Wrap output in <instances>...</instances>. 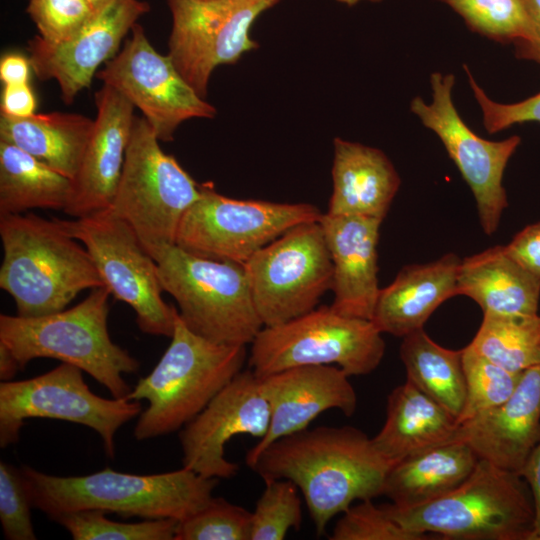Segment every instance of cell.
<instances>
[{
    "instance_id": "1",
    "label": "cell",
    "mask_w": 540,
    "mask_h": 540,
    "mask_svg": "<svg viewBox=\"0 0 540 540\" xmlns=\"http://www.w3.org/2000/svg\"><path fill=\"white\" fill-rule=\"evenodd\" d=\"M392 465L363 431L318 426L272 442L249 467L264 482L292 481L321 536L330 520L354 501L381 496Z\"/></svg>"
},
{
    "instance_id": "2",
    "label": "cell",
    "mask_w": 540,
    "mask_h": 540,
    "mask_svg": "<svg viewBox=\"0 0 540 540\" xmlns=\"http://www.w3.org/2000/svg\"><path fill=\"white\" fill-rule=\"evenodd\" d=\"M21 472L32 506L50 518L93 509L123 517L181 521L211 500L220 480L185 467L150 475L106 468L85 476L61 477L29 466H23Z\"/></svg>"
},
{
    "instance_id": "3",
    "label": "cell",
    "mask_w": 540,
    "mask_h": 540,
    "mask_svg": "<svg viewBox=\"0 0 540 540\" xmlns=\"http://www.w3.org/2000/svg\"><path fill=\"white\" fill-rule=\"evenodd\" d=\"M0 237V288L13 298L19 316L61 311L80 292L104 286L87 249L56 218L0 215Z\"/></svg>"
},
{
    "instance_id": "4",
    "label": "cell",
    "mask_w": 540,
    "mask_h": 540,
    "mask_svg": "<svg viewBox=\"0 0 540 540\" xmlns=\"http://www.w3.org/2000/svg\"><path fill=\"white\" fill-rule=\"evenodd\" d=\"M246 358V346L203 338L185 325L178 312L170 345L126 397L148 402L134 437L142 441L181 430L242 371Z\"/></svg>"
},
{
    "instance_id": "5",
    "label": "cell",
    "mask_w": 540,
    "mask_h": 540,
    "mask_svg": "<svg viewBox=\"0 0 540 540\" xmlns=\"http://www.w3.org/2000/svg\"><path fill=\"white\" fill-rule=\"evenodd\" d=\"M110 295L101 286L69 309L38 317L1 314L0 342L12 351L21 368L33 359H56L88 373L113 398H126L132 388L123 374L136 372L139 362L110 337Z\"/></svg>"
},
{
    "instance_id": "6",
    "label": "cell",
    "mask_w": 540,
    "mask_h": 540,
    "mask_svg": "<svg viewBox=\"0 0 540 540\" xmlns=\"http://www.w3.org/2000/svg\"><path fill=\"white\" fill-rule=\"evenodd\" d=\"M405 529L454 540H530L535 511L524 478L479 459L446 495L411 508L385 505Z\"/></svg>"
},
{
    "instance_id": "7",
    "label": "cell",
    "mask_w": 540,
    "mask_h": 540,
    "mask_svg": "<svg viewBox=\"0 0 540 540\" xmlns=\"http://www.w3.org/2000/svg\"><path fill=\"white\" fill-rule=\"evenodd\" d=\"M185 325L210 341L246 346L263 328L243 264L194 255L176 244L153 257Z\"/></svg>"
},
{
    "instance_id": "8",
    "label": "cell",
    "mask_w": 540,
    "mask_h": 540,
    "mask_svg": "<svg viewBox=\"0 0 540 540\" xmlns=\"http://www.w3.org/2000/svg\"><path fill=\"white\" fill-rule=\"evenodd\" d=\"M198 184L159 145L144 117H134L125 160L110 209L127 222L154 257L176 244L185 212L200 197Z\"/></svg>"
},
{
    "instance_id": "9",
    "label": "cell",
    "mask_w": 540,
    "mask_h": 540,
    "mask_svg": "<svg viewBox=\"0 0 540 540\" xmlns=\"http://www.w3.org/2000/svg\"><path fill=\"white\" fill-rule=\"evenodd\" d=\"M385 353L371 320L321 306L285 323L264 326L251 343L249 365L258 376L307 365H336L348 376L373 372Z\"/></svg>"
},
{
    "instance_id": "10",
    "label": "cell",
    "mask_w": 540,
    "mask_h": 540,
    "mask_svg": "<svg viewBox=\"0 0 540 540\" xmlns=\"http://www.w3.org/2000/svg\"><path fill=\"white\" fill-rule=\"evenodd\" d=\"M322 215L313 204L234 199L201 184L200 197L181 219L176 245L204 258L244 264L288 229Z\"/></svg>"
},
{
    "instance_id": "11",
    "label": "cell",
    "mask_w": 540,
    "mask_h": 540,
    "mask_svg": "<svg viewBox=\"0 0 540 540\" xmlns=\"http://www.w3.org/2000/svg\"><path fill=\"white\" fill-rule=\"evenodd\" d=\"M243 265L263 327L315 309L332 289L333 266L320 220L288 229Z\"/></svg>"
},
{
    "instance_id": "12",
    "label": "cell",
    "mask_w": 540,
    "mask_h": 540,
    "mask_svg": "<svg viewBox=\"0 0 540 540\" xmlns=\"http://www.w3.org/2000/svg\"><path fill=\"white\" fill-rule=\"evenodd\" d=\"M58 221L87 249L111 295L135 311L139 329L171 338L178 310L162 298L157 263L131 226L110 209Z\"/></svg>"
},
{
    "instance_id": "13",
    "label": "cell",
    "mask_w": 540,
    "mask_h": 540,
    "mask_svg": "<svg viewBox=\"0 0 540 540\" xmlns=\"http://www.w3.org/2000/svg\"><path fill=\"white\" fill-rule=\"evenodd\" d=\"M140 401L94 394L82 370L68 363L25 380L0 384V446L18 441L26 419L50 418L87 426L101 437L108 457L115 455L119 428L139 416Z\"/></svg>"
},
{
    "instance_id": "14",
    "label": "cell",
    "mask_w": 540,
    "mask_h": 540,
    "mask_svg": "<svg viewBox=\"0 0 540 540\" xmlns=\"http://www.w3.org/2000/svg\"><path fill=\"white\" fill-rule=\"evenodd\" d=\"M281 0H167L172 16L168 56L206 98L215 68L258 47L250 37L257 17Z\"/></svg>"
},
{
    "instance_id": "15",
    "label": "cell",
    "mask_w": 540,
    "mask_h": 540,
    "mask_svg": "<svg viewBox=\"0 0 540 540\" xmlns=\"http://www.w3.org/2000/svg\"><path fill=\"white\" fill-rule=\"evenodd\" d=\"M454 84L453 74L433 72L430 75L432 101L427 103L419 96L414 97L410 110L441 140L474 195L483 231L491 235L496 232L508 205L503 176L521 138L513 135L501 141H489L477 135L454 105Z\"/></svg>"
},
{
    "instance_id": "16",
    "label": "cell",
    "mask_w": 540,
    "mask_h": 540,
    "mask_svg": "<svg viewBox=\"0 0 540 540\" xmlns=\"http://www.w3.org/2000/svg\"><path fill=\"white\" fill-rule=\"evenodd\" d=\"M123 49L96 74L118 91L153 129L159 141L170 142L185 121L212 119L216 108L184 79L168 55L157 52L139 24Z\"/></svg>"
},
{
    "instance_id": "17",
    "label": "cell",
    "mask_w": 540,
    "mask_h": 540,
    "mask_svg": "<svg viewBox=\"0 0 540 540\" xmlns=\"http://www.w3.org/2000/svg\"><path fill=\"white\" fill-rule=\"evenodd\" d=\"M269 425L270 407L259 376L242 370L180 430L183 467L207 478H232L239 465L226 459V444L240 434L260 440Z\"/></svg>"
},
{
    "instance_id": "18",
    "label": "cell",
    "mask_w": 540,
    "mask_h": 540,
    "mask_svg": "<svg viewBox=\"0 0 540 540\" xmlns=\"http://www.w3.org/2000/svg\"><path fill=\"white\" fill-rule=\"evenodd\" d=\"M149 11L141 0H106L89 23L71 40L51 44L35 36L28 44L33 72L41 80L54 79L65 104L89 87L101 64L118 52L139 17Z\"/></svg>"
},
{
    "instance_id": "19",
    "label": "cell",
    "mask_w": 540,
    "mask_h": 540,
    "mask_svg": "<svg viewBox=\"0 0 540 540\" xmlns=\"http://www.w3.org/2000/svg\"><path fill=\"white\" fill-rule=\"evenodd\" d=\"M348 375L334 365H307L259 376L270 407L266 435L246 454L249 467L272 442L308 428L321 413L331 409L351 417L357 408V394Z\"/></svg>"
},
{
    "instance_id": "20",
    "label": "cell",
    "mask_w": 540,
    "mask_h": 540,
    "mask_svg": "<svg viewBox=\"0 0 540 540\" xmlns=\"http://www.w3.org/2000/svg\"><path fill=\"white\" fill-rule=\"evenodd\" d=\"M95 102L97 115L93 130L64 210L76 218L110 208L135 117V107L108 85L96 92Z\"/></svg>"
},
{
    "instance_id": "21",
    "label": "cell",
    "mask_w": 540,
    "mask_h": 540,
    "mask_svg": "<svg viewBox=\"0 0 540 540\" xmlns=\"http://www.w3.org/2000/svg\"><path fill=\"white\" fill-rule=\"evenodd\" d=\"M455 440L467 443L479 459L521 474L540 440V364L521 373L503 403L459 423Z\"/></svg>"
},
{
    "instance_id": "22",
    "label": "cell",
    "mask_w": 540,
    "mask_h": 540,
    "mask_svg": "<svg viewBox=\"0 0 540 540\" xmlns=\"http://www.w3.org/2000/svg\"><path fill=\"white\" fill-rule=\"evenodd\" d=\"M382 220L359 215L320 219L333 266L331 308L349 317L371 320L379 295L378 253Z\"/></svg>"
},
{
    "instance_id": "23",
    "label": "cell",
    "mask_w": 540,
    "mask_h": 540,
    "mask_svg": "<svg viewBox=\"0 0 540 540\" xmlns=\"http://www.w3.org/2000/svg\"><path fill=\"white\" fill-rule=\"evenodd\" d=\"M460 262L448 253L433 262L404 266L380 289L371 321L382 334L402 338L422 329L444 301L458 295Z\"/></svg>"
},
{
    "instance_id": "24",
    "label": "cell",
    "mask_w": 540,
    "mask_h": 540,
    "mask_svg": "<svg viewBox=\"0 0 540 540\" xmlns=\"http://www.w3.org/2000/svg\"><path fill=\"white\" fill-rule=\"evenodd\" d=\"M330 215H359L384 220L401 179L380 149L342 138L333 140Z\"/></svg>"
},
{
    "instance_id": "25",
    "label": "cell",
    "mask_w": 540,
    "mask_h": 540,
    "mask_svg": "<svg viewBox=\"0 0 540 540\" xmlns=\"http://www.w3.org/2000/svg\"><path fill=\"white\" fill-rule=\"evenodd\" d=\"M478 460L473 449L460 440L416 452L390 467L382 495L398 508L423 505L461 485Z\"/></svg>"
},
{
    "instance_id": "26",
    "label": "cell",
    "mask_w": 540,
    "mask_h": 540,
    "mask_svg": "<svg viewBox=\"0 0 540 540\" xmlns=\"http://www.w3.org/2000/svg\"><path fill=\"white\" fill-rule=\"evenodd\" d=\"M457 292L474 300L483 313L537 314L540 278L497 245L461 260Z\"/></svg>"
},
{
    "instance_id": "27",
    "label": "cell",
    "mask_w": 540,
    "mask_h": 540,
    "mask_svg": "<svg viewBox=\"0 0 540 540\" xmlns=\"http://www.w3.org/2000/svg\"><path fill=\"white\" fill-rule=\"evenodd\" d=\"M457 419L409 380L387 398L386 420L372 438L378 451L393 464L456 438Z\"/></svg>"
},
{
    "instance_id": "28",
    "label": "cell",
    "mask_w": 540,
    "mask_h": 540,
    "mask_svg": "<svg viewBox=\"0 0 540 540\" xmlns=\"http://www.w3.org/2000/svg\"><path fill=\"white\" fill-rule=\"evenodd\" d=\"M94 120L76 113L0 116V141L17 146L57 172L76 177Z\"/></svg>"
},
{
    "instance_id": "29",
    "label": "cell",
    "mask_w": 540,
    "mask_h": 540,
    "mask_svg": "<svg viewBox=\"0 0 540 540\" xmlns=\"http://www.w3.org/2000/svg\"><path fill=\"white\" fill-rule=\"evenodd\" d=\"M72 179L17 146L0 141V215L30 209L65 210Z\"/></svg>"
},
{
    "instance_id": "30",
    "label": "cell",
    "mask_w": 540,
    "mask_h": 540,
    "mask_svg": "<svg viewBox=\"0 0 540 540\" xmlns=\"http://www.w3.org/2000/svg\"><path fill=\"white\" fill-rule=\"evenodd\" d=\"M400 358L406 370V380L458 421L466 398L462 349L440 346L422 328L403 337Z\"/></svg>"
},
{
    "instance_id": "31",
    "label": "cell",
    "mask_w": 540,
    "mask_h": 540,
    "mask_svg": "<svg viewBox=\"0 0 540 540\" xmlns=\"http://www.w3.org/2000/svg\"><path fill=\"white\" fill-rule=\"evenodd\" d=\"M470 342L479 354L516 374L540 364V315L483 313Z\"/></svg>"
},
{
    "instance_id": "32",
    "label": "cell",
    "mask_w": 540,
    "mask_h": 540,
    "mask_svg": "<svg viewBox=\"0 0 540 540\" xmlns=\"http://www.w3.org/2000/svg\"><path fill=\"white\" fill-rule=\"evenodd\" d=\"M461 16L467 27L492 41L514 44L533 40V29L521 0H439Z\"/></svg>"
},
{
    "instance_id": "33",
    "label": "cell",
    "mask_w": 540,
    "mask_h": 540,
    "mask_svg": "<svg viewBox=\"0 0 540 540\" xmlns=\"http://www.w3.org/2000/svg\"><path fill=\"white\" fill-rule=\"evenodd\" d=\"M74 540H174L178 520L145 519L136 523L110 520L100 510H79L51 518Z\"/></svg>"
},
{
    "instance_id": "34",
    "label": "cell",
    "mask_w": 540,
    "mask_h": 540,
    "mask_svg": "<svg viewBox=\"0 0 540 540\" xmlns=\"http://www.w3.org/2000/svg\"><path fill=\"white\" fill-rule=\"evenodd\" d=\"M466 398L458 423L503 403L514 391L521 374L512 373L476 352L462 349Z\"/></svg>"
},
{
    "instance_id": "35",
    "label": "cell",
    "mask_w": 540,
    "mask_h": 540,
    "mask_svg": "<svg viewBox=\"0 0 540 540\" xmlns=\"http://www.w3.org/2000/svg\"><path fill=\"white\" fill-rule=\"evenodd\" d=\"M251 516L250 540H282L302 523L298 487L288 479L265 482Z\"/></svg>"
},
{
    "instance_id": "36",
    "label": "cell",
    "mask_w": 540,
    "mask_h": 540,
    "mask_svg": "<svg viewBox=\"0 0 540 540\" xmlns=\"http://www.w3.org/2000/svg\"><path fill=\"white\" fill-rule=\"evenodd\" d=\"M252 512L222 497L179 521L174 540H250Z\"/></svg>"
},
{
    "instance_id": "37",
    "label": "cell",
    "mask_w": 540,
    "mask_h": 540,
    "mask_svg": "<svg viewBox=\"0 0 540 540\" xmlns=\"http://www.w3.org/2000/svg\"><path fill=\"white\" fill-rule=\"evenodd\" d=\"M372 499L350 506L335 524L330 540H424L427 535L401 526L385 505L376 506Z\"/></svg>"
},
{
    "instance_id": "38",
    "label": "cell",
    "mask_w": 540,
    "mask_h": 540,
    "mask_svg": "<svg viewBox=\"0 0 540 540\" xmlns=\"http://www.w3.org/2000/svg\"><path fill=\"white\" fill-rule=\"evenodd\" d=\"M97 9L88 0H30L27 13L40 37L60 44L75 37L94 17Z\"/></svg>"
},
{
    "instance_id": "39",
    "label": "cell",
    "mask_w": 540,
    "mask_h": 540,
    "mask_svg": "<svg viewBox=\"0 0 540 540\" xmlns=\"http://www.w3.org/2000/svg\"><path fill=\"white\" fill-rule=\"evenodd\" d=\"M32 502L21 469L0 463V521L9 540H35L31 521Z\"/></svg>"
},
{
    "instance_id": "40",
    "label": "cell",
    "mask_w": 540,
    "mask_h": 540,
    "mask_svg": "<svg viewBox=\"0 0 540 540\" xmlns=\"http://www.w3.org/2000/svg\"><path fill=\"white\" fill-rule=\"evenodd\" d=\"M464 70L480 107L483 126L488 133L494 134L515 124L540 123V92L519 102L499 103L485 93L467 65H464Z\"/></svg>"
},
{
    "instance_id": "41",
    "label": "cell",
    "mask_w": 540,
    "mask_h": 540,
    "mask_svg": "<svg viewBox=\"0 0 540 540\" xmlns=\"http://www.w3.org/2000/svg\"><path fill=\"white\" fill-rule=\"evenodd\" d=\"M505 249L523 268L540 278V221L518 232Z\"/></svg>"
},
{
    "instance_id": "42",
    "label": "cell",
    "mask_w": 540,
    "mask_h": 540,
    "mask_svg": "<svg viewBox=\"0 0 540 540\" xmlns=\"http://www.w3.org/2000/svg\"><path fill=\"white\" fill-rule=\"evenodd\" d=\"M36 98L29 85H4L1 98V114L12 117H28L35 114Z\"/></svg>"
},
{
    "instance_id": "43",
    "label": "cell",
    "mask_w": 540,
    "mask_h": 540,
    "mask_svg": "<svg viewBox=\"0 0 540 540\" xmlns=\"http://www.w3.org/2000/svg\"><path fill=\"white\" fill-rule=\"evenodd\" d=\"M520 475L530 489L535 511L534 527L530 540H540V440L528 456Z\"/></svg>"
},
{
    "instance_id": "44",
    "label": "cell",
    "mask_w": 540,
    "mask_h": 540,
    "mask_svg": "<svg viewBox=\"0 0 540 540\" xmlns=\"http://www.w3.org/2000/svg\"><path fill=\"white\" fill-rule=\"evenodd\" d=\"M31 69L29 58L22 54L9 53L1 58L0 79L4 85L27 84Z\"/></svg>"
},
{
    "instance_id": "45",
    "label": "cell",
    "mask_w": 540,
    "mask_h": 540,
    "mask_svg": "<svg viewBox=\"0 0 540 540\" xmlns=\"http://www.w3.org/2000/svg\"><path fill=\"white\" fill-rule=\"evenodd\" d=\"M533 29V40L528 45L515 49L518 58L540 64V0H521Z\"/></svg>"
},
{
    "instance_id": "46",
    "label": "cell",
    "mask_w": 540,
    "mask_h": 540,
    "mask_svg": "<svg viewBox=\"0 0 540 540\" xmlns=\"http://www.w3.org/2000/svg\"><path fill=\"white\" fill-rule=\"evenodd\" d=\"M20 364L12 351L0 342V378L10 381L20 369Z\"/></svg>"
},
{
    "instance_id": "47",
    "label": "cell",
    "mask_w": 540,
    "mask_h": 540,
    "mask_svg": "<svg viewBox=\"0 0 540 540\" xmlns=\"http://www.w3.org/2000/svg\"><path fill=\"white\" fill-rule=\"evenodd\" d=\"M335 1L344 5H347V6H353L361 2H380L382 0H335Z\"/></svg>"
},
{
    "instance_id": "48",
    "label": "cell",
    "mask_w": 540,
    "mask_h": 540,
    "mask_svg": "<svg viewBox=\"0 0 540 540\" xmlns=\"http://www.w3.org/2000/svg\"><path fill=\"white\" fill-rule=\"evenodd\" d=\"M96 9H98L106 0H88Z\"/></svg>"
}]
</instances>
